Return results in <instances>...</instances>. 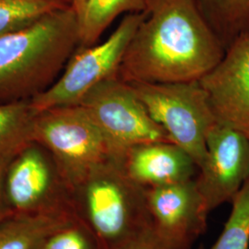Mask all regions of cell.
Wrapping results in <instances>:
<instances>
[{"mask_svg": "<svg viewBox=\"0 0 249 249\" xmlns=\"http://www.w3.org/2000/svg\"><path fill=\"white\" fill-rule=\"evenodd\" d=\"M61 2H63L64 4H66V5H69V6H71L72 4V2H73V0H60Z\"/></svg>", "mask_w": 249, "mask_h": 249, "instance_id": "obj_21", "label": "cell"}, {"mask_svg": "<svg viewBox=\"0 0 249 249\" xmlns=\"http://www.w3.org/2000/svg\"><path fill=\"white\" fill-rule=\"evenodd\" d=\"M145 11L118 79L127 83L195 81L222 61L226 50L195 0H147Z\"/></svg>", "mask_w": 249, "mask_h": 249, "instance_id": "obj_1", "label": "cell"}, {"mask_svg": "<svg viewBox=\"0 0 249 249\" xmlns=\"http://www.w3.org/2000/svg\"></svg>", "mask_w": 249, "mask_h": 249, "instance_id": "obj_22", "label": "cell"}, {"mask_svg": "<svg viewBox=\"0 0 249 249\" xmlns=\"http://www.w3.org/2000/svg\"><path fill=\"white\" fill-rule=\"evenodd\" d=\"M79 105L107 137L121 161L125 151L135 145L172 142L151 118L131 85L118 78L99 83Z\"/></svg>", "mask_w": 249, "mask_h": 249, "instance_id": "obj_7", "label": "cell"}, {"mask_svg": "<svg viewBox=\"0 0 249 249\" xmlns=\"http://www.w3.org/2000/svg\"><path fill=\"white\" fill-rule=\"evenodd\" d=\"M145 16L146 11L128 13L105 42L79 47L53 85L31 99L36 111L79 105L99 83L117 78L126 48Z\"/></svg>", "mask_w": 249, "mask_h": 249, "instance_id": "obj_6", "label": "cell"}, {"mask_svg": "<svg viewBox=\"0 0 249 249\" xmlns=\"http://www.w3.org/2000/svg\"><path fill=\"white\" fill-rule=\"evenodd\" d=\"M5 187L13 214L74 210L71 192L51 153L36 142L10 160Z\"/></svg>", "mask_w": 249, "mask_h": 249, "instance_id": "obj_8", "label": "cell"}, {"mask_svg": "<svg viewBox=\"0 0 249 249\" xmlns=\"http://www.w3.org/2000/svg\"><path fill=\"white\" fill-rule=\"evenodd\" d=\"M146 189L109 160L72 190V206L102 249H121L151 228Z\"/></svg>", "mask_w": 249, "mask_h": 249, "instance_id": "obj_3", "label": "cell"}, {"mask_svg": "<svg viewBox=\"0 0 249 249\" xmlns=\"http://www.w3.org/2000/svg\"><path fill=\"white\" fill-rule=\"evenodd\" d=\"M76 219L74 210L13 214L0 223V249H37L52 232Z\"/></svg>", "mask_w": 249, "mask_h": 249, "instance_id": "obj_13", "label": "cell"}, {"mask_svg": "<svg viewBox=\"0 0 249 249\" xmlns=\"http://www.w3.org/2000/svg\"><path fill=\"white\" fill-rule=\"evenodd\" d=\"M37 249H102L89 228L76 219L52 232Z\"/></svg>", "mask_w": 249, "mask_h": 249, "instance_id": "obj_18", "label": "cell"}, {"mask_svg": "<svg viewBox=\"0 0 249 249\" xmlns=\"http://www.w3.org/2000/svg\"><path fill=\"white\" fill-rule=\"evenodd\" d=\"M69 5L60 0H0V36L27 26L46 13Z\"/></svg>", "mask_w": 249, "mask_h": 249, "instance_id": "obj_16", "label": "cell"}, {"mask_svg": "<svg viewBox=\"0 0 249 249\" xmlns=\"http://www.w3.org/2000/svg\"><path fill=\"white\" fill-rule=\"evenodd\" d=\"M154 233L172 249H190L207 229L209 213L195 179L146 189Z\"/></svg>", "mask_w": 249, "mask_h": 249, "instance_id": "obj_10", "label": "cell"}, {"mask_svg": "<svg viewBox=\"0 0 249 249\" xmlns=\"http://www.w3.org/2000/svg\"><path fill=\"white\" fill-rule=\"evenodd\" d=\"M34 142L49 151L70 192L100 165L116 157L107 137L80 105L37 114Z\"/></svg>", "mask_w": 249, "mask_h": 249, "instance_id": "obj_4", "label": "cell"}, {"mask_svg": "<svg viewBox=\"0 0 249 249\" xmlns=\"http://www.w3.org/2000/svg\"><path fill=\"white\" fill-rule=\"evenodd\" d=\"M80 47L96 45L101 36L117 16L124 12H143L147 0H73Z\"/></svg>", "mask_w": 249, "mask_h": 249, "instance_id": "obj_14", "label": "cell"}, {"mask_svg": "<svg viewBox=\"0 0 249 249\" xmlns=\"http://www.w3.org/2000/svg\"><path fill=\"white\" fill-rule=\"evenodd\" d=\"M79 47L71 6L0 36V104L31 100L49 89Z\"/></svg>", "mask_w": 249, "mask_h": 249, "instance_id": "obj_2", "label": "cell"}, {"mask_svg": "<svg viewBox=\"0 0 249 249\" xmlns=\"http://www.w3.org/2000/svg\"><path fill=\"white\" fill-rule=\"evenodd\" d=\"M15 155H0V223L13 215L6 194L5 181L9 162Z\"/></svg>", "mask_w": 249, "mask_h": 249, "instance_id": "obj_19", "label": "cell"}, {"mask_svg": "<svg viewBox=\"0 0 249 249\" xmlns=\"http://www.w3.org/2000/svg\"><path fill=\"white\" fill-rule=\"evenodd\" d=\"M37 114L31 100L0 104V155H15L34 142Z\"/></svg>", "mask_w": 249, "mask_h": 249, "instance_id": "obj_15", "label": "cell"}, {"mask_svg": "<svg viewBox=\"0 0 249 249\" xmlns=\"http://www.w3.org/2000/svg\"><path fill=\"white\" fill-rule=\"evenodd\" d=\"M121 249H172L154 233L152 229Z\"/></svg>", "mask_w": 249, "mask_h": 249, "instance_id": "obj_20", "label": "cell"}, {"mask_svg": "<svg viewBox=\"0 0 249 249\" xmlns=\"http://www.w3.org/2000/svg\"><path fill=\"white\" fill-rule=\"evenodd\" d=\"M151 118L198 167L206 156V137L216 124L207 93L198 80L129 83Z\"/></svg>", "mask_w": 249, "mask_h": 249, "instance_id": "obj_5", "label": "cell"}, {"mask_svg": "<svg viewBox=\"0 0 249 249\" xmlns=\"http://www.w3.org/2000/svg\"><path fill=\"white\" fill-rule=\"evenodd\" d=\"M195 179L210 213L231 203L249 180V139L239 131L216 123L206 137V156Z\"/></svg>", "mask_w": 249, "mask_h": 249, "instance_id": "obj_9", "label": "cell"}, {"mask_svg": "<svg viewBox=\"0 0 249 249\" xmlns=\"http://www.w3.org/2000/svg\"><path fill=\"white\" fill-rule=\"evenodd\" d=\"M198 81L216 122L249 138V31L238 36L222 61Z\"/></svg>", "mask_w": 249, "mask_h": 249, "instance_id": "obj_11", "label": "cell"}, {"mask_svg": "<svg viewBox=\"0 0 249 249\" xmlns=\"http://www.w3.org/2000/svg\"><path fill=\"white\" fill-rule=\"evenodd\" d=\"M231 204L223 231L210 249H249V180Z\"/></svg>", "mask_w": 249, "mask_h": 249, "instance_id": "obj_17", "label": "cell"}, {"mask_svg": "<svg viewBox=\"0 0 249 249\" xmlns=\"http://www.w3.org/2000/svg\"><path fill=\"white\" fill-rule=\"evenodd\" d=\"M126 175L145 188L194 179L197 166L184 149L172 142L135 145L124 152Z\"/></svg>", "mask_w": 249, "mask_h": 249, "instance_id": "obj_12", "label": "cell"}]
</instances>
